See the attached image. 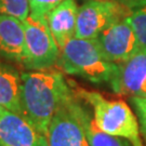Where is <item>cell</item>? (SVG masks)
I'll use <instances>...</instances> for the list:
<instances>
[{"label": "cell", "mask_w": 146, "mask_h": 146, "mask_svg": "<svg viewBox=\"0 0 146 146\" xmlns=\"http://www.w3.org/2000/svg\"><path fill=\"white\" fill-rule=\"evenodd\" d=\"M0 143L5 146H49L48 137L22 116L0 106Z\"/></svg>", "instance_id": "cell-8"}, {"label": "cell", "mask_w": 146, "mask_h": 146, "mask_svg": "<svg viewBox=\"0 0 146 146\" xmlns=\"http://www.w3.org/2000/svg\"><path fill=\"white\" fill-rule=\"evenodd\" d=\"M25 31V58L23 66L31 70H43L58 64L60 48L47 22L34 21L28 16L22 22Z\"/></svg>", "instance_id": "cell-5"}, {"label": "cell", "mask_w": 146, "mask_h": 146, "mask_svg": "<svg viewBox=\"0 0 146 146\" xmlns=\"http://www.w3.org/2000/svg\"><path fill=\"white\" fill-rule=\"evenodd\" d=\"M94 39L103 56L116 64L129 60L140 50L134 29L128 17L110 25Z\"/></svg>", "instance_id": "cell-7"}, {"label": "cell", "mask_w": 146, "mask_h": 146, "mask_svg": "<svg viewBox=\"0 0 146 146\" xmlns=\"http://www.w3.org/2000/svg\"><path fill=\"white\" fill-rule=\"evenodd\" d=\"M115 1H117V2H119V3H121V5H127L130 3L132 0H115Z\"/></svg>", "instance_id": "cell-18"}, {"label": "cell", "mask_w": 146, "mask_h": 146, "mask_svg": "<svg viewBox=\"0 0 146 146\" xmlns=\"http://www.w3.org/2000/svg\"><path fill=\"white\" fill-rule=\"evenodd\" d=\"M0 58L23 64L25 58V31L19 19L0 15Z\"/></svg>", "instance_id": "cell-10"}, {"label": "cell", "mask_w": 146, "mask_h": 146, "mask_svg": "<svg viewBox=\"0 0 146 146\" xmlns=\"http://www.w3.org/2000/svg\"><path fill=\"white\" fill-rule=\"evenodd\" d=\"M56 66L65 74L79 76L93 84H110L118 69L116 63L103 56L95 39L76 37L61 50Z\"/></svg>", "instance_id": "cell-3"}, {"label": "cell", "mask_w": 146, "mask_h": 146, "mask_svg": "<svg viewBox=\"0 0 146 146\" xmlns=\"http://www.w3.org/2000/svg\"><path fill=\"white\" fill-rule=\"evenodd\" d=\"M78 7L75 0H64L47 15V23L60 50L75 37Z\"/></svg>", "instance_id": "cell-11"}, {"label": "cell", "mask_w": 146, "mask_h": 146, "mask_svg": "<svg viewBox=\"0 0 146 146\" xmlns=\"http://www.w3.org/2000/svg\"><path fill=\"white\" fill-rule=\"evenodd\" d=\"M21 102L24 119L48 137L49 125L60 106L74 94V90L56 69L22 73Z\"/></svg>", "instance_id": "cell-1"}, {"label": "cell", "mask_w": 146, "mask_h": 146, "mask_svg": "<svg viewBox=\"0 0 146 146\" xmlns=\"http://www.w3.org/2000/svg\"><path fill=\"white\" fill-rule=\"evenodd\" d=\"M72 84L75 94L91 106L94 121L101 130L127 139L133 146H144L137 117L125 101L106 99L98 91L86 90Z\"/></svg>", "instance_id": "cell-2"}, {"label": "cell", "mask_w": 146, "mask_h": 146, "mask_svg": "<svg viewBox=\"0 0 146 146\" xmlns=\"http://www.w3.org/2000/svg\"><path fill=\"white\" fill-rule=\"evenodd\" d=\"M129 14V8L115 0H88L78 9L75 37L94 39L105 28Z\"/></svg>", "instance_id": "cell-6"}, {"label": "cell", "mask_w": 146, "mask_h": 146, "mask_svg": "<svg viewBox=\"0 0 146 146\" xmlns=\"http://www.w3.org/2000/svg\"><path fill=\"white\" fill-rule=\"evenodd\" d=\"M0 146H5V145H2V144H1V143H0Z\"/></svg>", "instance_id": "cell-19"}, {"label": "cell", "mask_w": 146, "mask_h": 146, "mask_svg": "<svg viewBox=\"0 0 146 146\" xmlns=\"http://www.w3.org/2000/svg\"><path fill=\"white\" fill-rule=\"evenodd\" d=\"M84 2H86V1H88V0H84Z\"/></svg>", "instance_id": "cell-20"}, {"label": "cell", "mask_w": 146, "mask_h": 146, "mask_svg": "<svg viewBox=\"0 0 146 146\" xmlns=\"http://www.w3.org/2000/svg\"><path fill=\"white\" fill-rule=\"evenodd\" d=\"M84 104L74 94L53 115L49 131V146H90L84 123Z\"/></svg>", "instance_id": "cell-4"}, {"label": "cell", "mask_w": 146, "mask_h": 146, "mask_svg": "<svg viewBox=\"0 0 146 146\" xmlns=\"http://www.w3.org/2000/svg\"><path fill=\"white\" fill-rule=\"evenodd\" d=\"M134 113H135L139 125H140V131L142 136L146 141V99L140 98V96H131L129 99Z\"/></svg>", "instance_id": "cell-17"}, {"label": "cell", "mask_w": 146, "mask_h": 146, "mask_svg": "<svg viewBox=\"0 0 146 146\" xmlns=\"http://www.w3.org/2000/svg\"><path fill=\"white\" fill-rule=\"evenodd\" d=\"M64 0H28L29 16L34 21L47 22V15Z\"/></svg>", "instance_id": "cell-16"}, {"label": "cell", "mask_w": 146, "mask_h": 146, "mask_svg": "<svg viewBox=\"0 0 146 146\" xmlns=\"http://www.w3.org/2000/svg\"><path fill=\"white\" fill-rule=\"evenodd\" d=\"M110 86L120 95L146 99V51L139 50L129 60L119 63Z\"/></svg>", "instance_id": "cell-9"}, {"label": "cell", "mask_w": 146, "mask_h": 146, "mask_svg": "<svg viewBox=\"0 0 146 146\" xmlns=\"http://www.w3.org/2000/svg\"><path fill=\"white\" fill-rule=\"evenodd\" d=\"M21 87L22 77L20 72L8 63L0 62V106L24 118Z\"/></svg>", "instance_id": "cell-12"}, {"label": "cell", "mask_w": 146, "mask_h": 146, "mask_svg": "<svg viewBox=\"0 0 146 146\" xmlns=\"http://www.w3.org/2000/svg\"><path fill=\"white\" fill-rule=\"evenodd\" d=\"M127 8L130 10L128 19L134 29L139 48L146 51V0H132Z\"/></svg>", "instance_id": "cell-14"}, {"label": "cell", "mask_w": 146, "mask_h": 146, "mask_svg": "<svg viewBox=\"0 0 146 146\" xmlns=\"http://www.w3.org/2000/svg\"><path fill=\"white\" fill-rule=\"evenodd\" d=\"M0 15H11L25 21L29 16L28 0H0Z\"/></svg>", "instance_id": "cell-15"}, {"label": "cell", "mask_w": 146, "mask_h": 146, "mask_svg": "<svg viewBox=\"0 0 146 146\" xmlns=\"http://www.w3.org/2000/svg\"><path fill=\"white\" fill-rule=\"evenodd\" d=\"M84 123L90 146H133L127 139L111 135L101 130L86 105L84 110Z\"/></svg>", "instance_id": "cell-13"}]
</instances>
